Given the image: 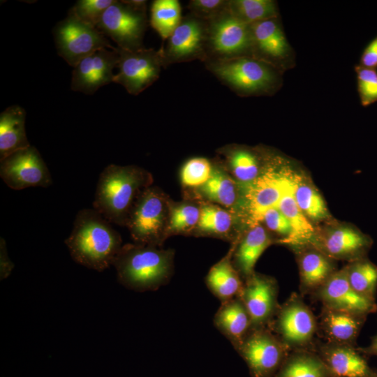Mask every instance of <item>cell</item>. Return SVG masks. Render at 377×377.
Here are the masks:
<instances>
[{"mask_svg":"<svg viewBox=\"0 0 377 377\" xmlns=\"http://www.w3.org/2000/svg\"><path fill=\"white\" fill-rule=\"evenodd\" d=\"M65 244L75 262L98 272L112 265L122 246L121 238L110 223L89 208L77 212Z\"/></svg>","mask_w":377,"mask_h":377,"instance_id":"6da1fadb","label":"cell"},{"mask_svg":"<svg viewBox=\"0 0 377 377\" xmlns=\"http://www.w3.org/2000/svg\"><path fill=\"white\" fill-rule=\"evenodd\" d=\"M151 182V175L141 168L110 164L99 175L93 209L110 223L126 226L138 196Z\"/></svg>","mask_w":377,"mask_h":377,"instance_id":"7a4b0ae2","label":"cell"},{"mask_svg":"<svg viewBox=\"0 0 377 377\" xmlns=\"http://www.w3.org/2000/svg\"><path fill=\"white\" fill-rule=\"evenodd\" d=\"M112 265L121 284L136 291L155 290L171 277L173 253L155 246L125 244Z\"/></svg>","mask_w":377,"mask_h":377,"instance_id":"3957f363","label":"cell"},{"mask_svg":"<svg viewBox=\"0 0 377 377\" xmlns=\"http://www.w3.org/2000/svg\"><path fill=\"white\" fill-rule=\"evenodd\" d=\"M222 84L243 97L271 96L282 84L283 73L251 56L205 62Z\"/></svg>","mask_w":377,"mask_h":377,"instance_id":"277c9868","label":"cell"},{"mask_svg":"<svg viewBox=\"0 0 377 377\" xmlns=\"http://www.w3.org/2000/svg\"><path fill=\"white\" fill-rule=\"evenodd\" d=\"M147 1H114L103 14L97 29L111 38L117 47L142 49L147 25Z\"/></svg>","mask_w":377,"mask_h":377,"instance_id":"5b68a950","label":"cell"},{"mask_svg":"<svg viewBox=\"0 0 377 377\" xmlns=\"http://www.w3.org/2000/svg\"><path fill=\"white\" fill-rule=\"evenodd\" d=\"M170 204L156 187H148L138 196L126 226L136 244L157 246L165 238Z\"/></svg>","mask_w":377,"mask_h":377,"instance_id":"8992f818","label":"cell"},{"mask_svg":"<svg viewBox=\"0 0 377 377\" xmlns=\"http://www.w3.org/2000/svg\"><path fill=\"white\" fill-rule=\"evenodd\" d=\"M53 34L58 54L73 67L99 49L115 48L96 27L81 20L71 10L55 26Z\"/></svg>","mask_w":377,"mask_h":377,"instance_id":"52a82bcc","label":"cell"},{"mask_svg":"<svg viewBox=\"0 0 377 377\" xmlns=\"http://www.w3.org/2000/svg\"><path fill=\"white\" fill-rule=\"evenodd\" d=\"M246 56L252 57L249 25L236 19L228 10L207 21L205 62Z\"/></svg>","mask_w":377,"mask_h":377,"instance_id":"ba28073f","label":"cell"},{"mask_svg":"<svg viewBox=\"0 0 377 377\" xmlns=\"http://www.w3.org/2000/svg\"><path fill=\"white\" fill-rule=\"evenodd\" d=\"M161 52L163 68L169 65L207 60V22L187 13L166 40Z\"/></svg>","mask_w":377,"mask_h":377,"instance_id":"9c48e42d","label":"cell"},{"mask_svg":"<svg viewBox=\"0 0 377 377\" xmlns=\"http://www.w3.org/2000/svg\"><path fill=\"white\" fill-rule=\"evenodd\" d=\"M117 50L119 71L114 75L113 82L122 85L130 94H139L158 79L163 68L159 50Z\"/></svg>","mask_w":377,"mask_h":377,"instance_id":"30bf717a","label":"cell"},{"mask_svg":"<svg viewBox=\"0 0 377 377\" xmlns=\"http://www.w3.org/2000/svg\"><path fill=\"white\" fill-rule=\"evenodd\" d=\"M251 56L284 71L295 64V52L288 43L279 17L249 25Z\"/></svg>","mask_w":377,"mask_h":377,"instance_id":"8fae6325","label":"cell"},{"mask_svg":"<svg viewBox=\"0 0 377 377\" xmlns=\"http://www.w3.org/2000/svg\"><path fill=\"white\" fill-rule=\"evenodd\" d=\"M265 154L267 171L244 186L246 205L253 225L262 220L266 211L278 207L283 191L285 159L265 150Z\"/></svg>","mask_w":377,"mask_h":377,"instance_id":"7c38bea8","label":"cell"},{"mask_svg":"<svg viewBox=\"0 0 377 377\" xmlns=\"http://www.w3.org/2000/svg\"><path fill=\"white\" fill-rule=\"evenodd\" d=\"M0 162V177L13 190L47 188L52 184L50 170L34 146L17 150Z\"/></svg>","mask_w":377,"mask_h":377,"instance_id":"4fadbf2b","label":"cell"},{"mask_svg":"<svg viewBox=\"0 0 377 377\" xmlns=\"http://www.w3.org/2000/svg\"><path fill=\"white\" fill-rule=\"evenodd\" d=\"M119 54L114 49L101 48L82 59L74 67L71 87L75 91L94 94L100 87L113 82V69Z\"/></svg>","mask_w":377,"mask_h":377,"instance_id":"5bb4252c","label":"cell"},{"mask_svg":"<svg viewBox=\"0 0 377 377\" xmlns=\"http://www.w3.org/2000/svg\"><path fill=\"white\" fill-rule=\"evenodd\" d=\"M254 377H269L279 365L282 348L268 332L256 329L237 348Z\"/></svg>","mask_w":377,"mask_h":377,"instance_id":"9a60e30c","label":"cell"},{"mask_svg":"<svg viewBox=\"0 0 377 377\" xmlns=\"http://www.w3.org/2000/svg\"><path fill=\"white\" fill-rule=\"evenodd\" d=\"M251 320L252 327L265 324L271 317L276 304V288L273 281L253 274L247 279L239 296Z\"/></svg>","mask_w":377,"mask_h":377,"instance_id":"2e32d148","label":"cell"},{"mask_svg":"<svg viewBox=\"0 0 377 377\" xmlns=\"http://www.w3.org/2000/svg\"><path fill=\"white\" fill-rule=\"evenodd\" d=\"M321 295L329 309L352 314L362 313L373 307L366 295L357 292L350 284L345 269L332 274L324 283Z\"/></svg>","mask_w":377,"mask_h":377,"instance_id":"e0dca14e","label":"cell"},{"mask_svg":"<svg viewBox=\"0 0 377 377\" xmlns=\"http://www.w3.org/2000/svg\"><path fill=\"white\" fill-rule=\"evenodd\" d=\"M291 170L289 165H284L283 191L277 207L288 219L292 230L290 236L283 243L297 245L314 239L316 231L295 199Z\"/></svg>","mask_w":377,"mask_h":377,"instance_id":"ac0fdd59","label":"cell"},{"mask_svg":"<svg viewBox=\"0 0 377 377\" xmlns=\"http://www.w3.org/2000/svg\"><path fill=\"white\" fill-rule=\"evenodd\" d=\"M214 323L236 349L252 327L251 317L239 297L221 303L215 313Z\"/></svg>","mask_w":377,"mask_h":377,"instance_id":"d6986e66","label":"cell"},{"mask_svg":"<svg viewBox=\"0 0 377 377\" xmlns=\"http://www.w3.org/2000/svg\"><path fill=\"white\" fill-rule=\"evenodd\" d=\"M25 110L19 105L0 114V161L13 152L31 146L26 135Z\"/></svg>","mask_w":377,"mask_h":377,"instance_id":"ffe728a7","label":"cell"},{"mask_svg":"<svg viewBox=\"0 0 377 377\" xmlns=\"http://www.w3.org/2000/svg\"><path fill=\"white\" fill-rule=\"evenodd\" d=\"M272 244V239L265 228L256 223L242 239L235 252V267L239 274L246 279L252 276L255 265Z\"/></svg>","mask_w":377,"mask_h":377,"instance_id":"44dd1931","label":"cell"},{"mask_svg":"<svg viewBox=\"0 0 377 377\" xmlns=\"http://www.w3.org/2000/svg\"><path fill=\"white\" fill-rule=\"evenodd\" d=\"M229 253L209 269L206 276L209 290L221 303L239 297L244 284Z\"/></svg>","mask_w":377,"mask_h":377,"instance_id":"7402d4cb","label":"cell"},{"mask_svg":"<svg viewBox=\"0 0 377 377\" xmlns=\"http://www.w3.org/2000/svg\"><path fill=\"white\" fill-rule=\"evenodd\" d=\"M221 152L226 156L233 175L243 186L250 184L260 175V160L263 157L262 148L232 145L222 148Z\"/></svg>","mask_w":377,"mask_h":377,"instance_id":"603a6c76","label":"cell"},{"mask_svg":"<svg viewBox=\"0 0 377 377\" xmlns=\"http://www.w3.org/2000/svg\"><path fill=\"white\" fill-rule=\"evenodd\" d=\"M370 238L355 227L339 226L328 230L322 239V246L334 257L353 256L364 251Z\"/></svg>","mask_w":377,"mask_h":377,"instance_id":"cb8c5ba5","label":"cell"},{"mask_svg":"<svg viewBox=\"0 0 377 377\" xmlns=\"http://www.w3.org/2000/svg\"><path fill=\"white\" fill-rule=\"evenodd\" d=\"M283 337L292 343H303L310 339L315 330L311 312L301 304H293L281 312L279 320Z\"/></svg>","mask_w":377,"mask_h":377,"instance_id":"d4e9b609","label":"cell"},{"mask_svg":"<svg viewBox=\"0 0 377 377\" xmlns=\"http://www.w3.org/2000/svg\"><path fill=\"white\" fill-rule=\"evenodd\" d=\"M293 194L301 211L311 222H320L330 217L322 195L315 186L300 174L292 172Z\"/></svg>","mask_w":377,"mask_h":377,"instance_id":"484cf974","label":"cell"},{"mask_svg":"<svg viewBox=\"0 0 377 377\" xmlns=\"http://www.w3.org/2000/svg\"><path fill=\"white\" fill-rule=\"evenodd\" d=\"M228 10L248 25L279 17L278 4L273 0H229Z\"/></svg>","mask_w":377,"mask_h":377,"instance_id":"4316f807","label":"cell"},{"mask_svg":"<svg viewBox=\"0 0 377 377\" xmlns=\"http://www.w3.org/2000/svg\"><path fill=\"white\" fill-rule=\"evenodd\" d=\"M234 179L219 167L213 166L210 178L200 186V192L210 201L226 207L234 205L238 192Z\"/></svg>","mask_w":377,"mask_h":377,"instance_id":"83f0119b","label":"cell"},{"mask_svg":"<svg viewBox=\"0 0 377 377\" xmlns=\"http://www.w3.org/2000/svg\"><path fill=\"white\" fill-rule=\"evenodd\" d=\"M182 7L178 0H155L151 6L150 24L163 40L179 24Z\"/></svg>","mask_w":377,"mask_h":377,"instance_id":"f1b7e54d","label":"cell"},{"mask_svg":"<svg viewBox=\"0 0 377 377\" xmlns=\"http://www.w3.org/2000/svg\"><path fill=\"white\" fill-rule=\"evenodd\" d=\"M300 273L303 283L309 287L324 283L332 274V265L323 253L318 251H307L300 260Z\"/></svg>","mask_w":377,"mask_h":377,"instance_id":"f546056e","label":"cell"},{"mask_svg":"<svg viewBox=\"0 0 377 377\" xmlns=\"http://www.w3.org/2000/svg\"><path fill=\"white\" fill-rule=\"evenodd\" d=\"M327 360L332 371L339 376L365 377L369 374L366 362L350 349H333L330 352Z\"/></svg>","mask_w":377,"mask_h":377,"instance_id":"4dcf8cb0","label":"cell"},{"mask_svg":"<svg viewBox=\"0 0 377 377\" xmlns=\"http://www.w3.org/2000/svg\"><path fill=\"white\" fill-rule=\"evenodd\" d=\"M324 318L329 334L339 341L351 339L358 329L359 323L352 313L329 309Z\"/></svg>","mask_w":377,"mask_h":377,"instance_id":"1f68e13d","label":"cell"},{"mask_svg":"<svg viewBox=\"0 0 377 377\" xmlns=\"http://www.w3.org/2000/svg\"><path fill=\"white\" fill-rule=\"evenodd\" d=\"M232 223V215L226 209L213 205H205L200 208L198 229L215 235L227 234Z\"/></svg>","mask_w":377,"mask_h":377,"instance_id":"d6a6232c","label":"cell"},{"mask_svg":"<svg viewBox=\"0 0 377 377\" xmlns=\"http://www.w3.org/2000/svg\"><path fill=\"white\" fill-rule=\"evenodd\" d=\"M200 208L194 204L180 203L170 206L166 234L191 230L198 226Z\"/></svg>","mask_w":377,"mask_h":377,"instance_id":"836d02e7","label":"cell"},{"mask_svg":"<svg viewBox=\"0 0 377 377\" xmlns=\"http://www.w3.org/2000/svg\"><path fill=\"white\" fill-rule=\"evenodd\" d=\"M346 269L350 284L362 295L372 291L377 283V267L369 261H359Z\"/></svg>","mask_w":377,"mask_h":377,"instance_id":"e575fe53","label":"cell"},{"mask_svg":"<svg viewBox=\"0 0 377 377\" xmlns=\"http://www.w3.org/2000/svg\"><path fill=\"white\" fill-rule=\"evenodd\" d=\"M278 377H326V369L316 358L300 356L288 363Z\"/></svg>","mask_w":377,"mask_h":377,"instance_id":"d590c367","label":"cell"},{"mask_svg":"<svg viewBox=\"0 0 377 377\" xmlns=\"http://www.w3.org/2000/svg\"><path fill=\"white\" fill-rule=\"evenodd\" d=\"M213 170L210 161L202 157L193 158L183 166L182 183L187 186H201L210 178Z\"/></svg>","mask_w":377,"mask_h":377,"instance_id":"8d00e7d4","label":"cell"},{"mask_svg":"<svg viewBox=\"0 0 377 377\" xmlns=\"http://www.w3.org/2000/svg\"><path fill=\"white\" fill-rule=\"evenodd\" d=\"M357 91L362 106L377 102L376 69L365 68L360 64L355 66Z\"/></svg>","mask_w":377,"mask_h":377,"instance_id":"74e56055","label":"cell"},{"mask_svg":"<svg viewBox=\"0 0 377 377\" xmlns=\"http://www.w3.org/2000/svg\"><path fill=\"white\" fill-rule=\"evenodd\" d=\"M114 0H79L71 10L83 22L97 28Z\"/></svg>","mask_w":377,"mask_h":377,"instance_id":"f35d334b","label":"cell"},{"mask_svg":"<svg viewBox=\"0 0 377 377\" xmlns=\"http://www.w3.org/2000/svg\"><path fill=\"white\" fill-rule=\"evenodd\" d=\"M229 0H191L189 13L205 21H209L228 10Z\"/></svg>","mask_w":377,"mask_h":377,"instance_id":"ab89813d","label":"cell"},{"mask_svg":"<svg viewBox=\"0 0 377 377\" xmlns=\"http://www.w3.org/2000/svg\"><path fill=\"white\" fill-rule=\"evenodd\" d=\"M261 221L265 222L270 230L283 237L281 239L282 243L288 239L291 235L292 230L290 222L277 207L266 211Z\"/></svg>","mask_w":377,"mask_h":377,"instance_id":"60d3db41","label":"cell"},{"mask_svg":"<svg viewBox=\"0 0 377 377\" xmlns=\"http://www.w3.org/2000/svg\"><path fill=\"white\" fill-rule=\"evenodd\" d=\"M360 65L376 69L377 68V36L364 50L360 59Z\"/></svg>","mask_w":377,"mask_h":377,"instance_id":"b9f144b4","label":"cell"},{"mask_svg":"<svg viewBox=\"0 0 377 377\" xmlns=\"http://www.w3.org/2000/svg\"><path fill=\"white\" fill-rule=\"evenodd\" d=\"M15 267L14 263L10 259L7 251L6 241L3 237L0 238V279H6L11 274Z\"/></svg>","mask_w":377,"mask_h":377,"instance_id":"7bdbcfd3","label":"cell"},{"mask_svg":"<svg viewBox=\"0 0 377 377\" xmlns=\"http://www.w3.org/2000/svg\"><path fill=\"white\" fill-rule=\"evenodd\" d=\"M372 348H373V350L377 353V337L376 338L374 342V344L372 346Z\"/></svg>","mask_w":377,"mask_h":377,"instance_id":"ee69618b","label":"cell"}]
</instances>
